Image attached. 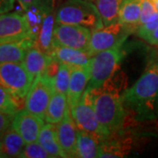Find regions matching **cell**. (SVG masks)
Segmentation results:
<instances>
[{
	"label": "cell",
	"mask_w": 158,
	"mask_h": 158,
	"mask_svg": "<svg viewBox=\"0 0 158 158\" xmlns=\"http://www.w3.org/2000/svg\"><path fill=\"white\" fill-rule=\"evenodd\" d=\"M127 113L137 121L158 118V63L152 64L121 94Z\"/></svg>",
	"instance_id": "obj_1"
},
{
	"label": "cell",
	"mask_w": 158,
	"mask_h": 158,
	"mask_svg": "<svg viewBox=\"0 0 158 158\" xmlns=\"http://www.w3.org/2000/svg\"><path fill=\"white\" fill-rule=\"evenodd\" d=\"M88 90L98 119L107 136L123 131L127 113L123 105L119 88L113 78L99 89Z\"/></svg>",
	"instance_id": "obj_2"
},
{
	"label": "cell",
	"mask_w": 158,
	"mask_h": 158,
	"mask_svg": "<svg viewBox=\"0 0 158 158\" xmlns=\"http://www.w3.org/2000/svg\"><path fill=\"white\" fill-rule=\"evenodd\" d=\"M56 23L77 25L91 32L104 27L96 5L88 0H67L62 3L56 11Z\"/></svg>",
	"instance_id": "obj_3"
},
{
	"label": "cell",
	"mask_w": 158,
	"mask_h": 158,
	"mask_svg": "<svg viewBox=\"0 0 158 158\" xmlns=\"http://www.w3.org/2000/svg\"><path fill=\"white\" fill-rule=\"evenodd\" d=\"M123 56L122 47L102 51L91 56L89 63L90 80L86 89H99L107 81L113 78L114 74L119 69Z\"/></svg>",
	"instance_id": "obj_4"
},
{
	"label": "cell",
	"mask_w": 158,
	"mask_h": 158,
	"mask_svg": "<svg viewBox=\"0 0 158 158\" xmlns=\"http://www.w3.org/2000/svg\"><path fill=\"white\" fill-rule=\"evenodd\" d=\"M135 27L118 22L91 32L89 54L91 56L102 51L122 47L130 34L136 33Z\"/></svg>",
	"instance_id": "obj_5"
},
{
	"label": "cell",
	"mask_w": 158,
	"mask_h": 158,
	"mask_svg": "<svg viewBox=\"0 0 158 158\" xmlns=\"http://www.w3.org/2000/svg\"><path fill=\"white\" fill-rule=\"evenodd\" d=\"M33 83L22 62H0V85L14 97L24 99Z\"/></svg>",
	"instance_id": "obj_6"
},
{
	"label": "cell",
	"mask_w": 158,
	"mask_h": 158,
	"mask_svg": "<svg viewBox=\"0 0 158 158\" xmlns=\"http://www.w3.org/2000/svg\"><path fill=\"white\" fill-rule=\"evenodd\" d=\"M70 112L77 129L95 134L103 139L107 137L98 119L89 90H85L81 99Z\"/></svg>",
	"instance_id": "obj_7"
},
{
	"label": "cell",
	"mask_w": 158,
	"mask_h": 158,
	"mask_svg": "<svg viewBox=\"0 0 158 158\" xmlns=\"http://www.w3.org/2000/svg\"><path fill=\"white\" fill-rule=\"evenodd\" d=\"M55 90L52 81L42 74L34 79L25 101V108L33 114L44 118L46 110Z\"/></svg>",
	"instance_id": "obj_8"
},
{
	"label": "cell",
	"mask_w": 158,
	"mask_h": 158,
	"mask_svg": "<svg viewBox=\"0 0 158 158\" xmlns=\"http://www.w3.org/2000/svg\"><path fill=\"white\" fill-rule=\"evenodd\" d=\"M90 37L91 31L86 27L77 25L56 23L53 44L88 52Z\"/></svg>",
	"instance_id": "obj_9"
},
{
	"label": "cell",
	"mask_w": 158,
	"mask_h": 158,
	"mask_svg": "<svg viewBox=\"0 0 158 158\" xmlns=\"http://www.w3.org/2000/svg\"><path fill=\"white\" fill-rule=\"evenodd\" d=\"M28 36L34 35L25 14L18 12L0 14V42L20 40Z\"/></svg>",
	"instance_id": "obj_10"
},
{
	"label": "cell",
	"mask_w": 158,
	"mask_h": 158,
	"mask_svg": "<svg viewBox=\"0 0 158 158\" xmlns=\"http://www.w3.org/2000/svg\"><path fill=\"white\" fill-rule=\"evenodd\" d=\"M44 118L33 114L25 108L14 114L11 127L22 137L26 143H30L37 141L40 132L44 126Z\"/></svg>",
	"instance_id": "obj_11"
},
{
	"label": "cell",
	"mask_w": 158,
	"mask_h": 158,
	"mask_svg": "<svg viewBox=\"0 0 158 158\" xmlns=\"http://www.w3.org/2000/svg\"><path fill=\"white\" fill-rule=\"evenodd\" d=\"M57 137L65 157H77V127L69 108L64 118L56 126Z\"/></svg>",
	"instance_id": "obj_12"
},
{
	"label": "cell",
	"mask_w": 158,
	"mask_h": 158,
	"mask_svg": "<svg viewBox=\"0 0 158 158\" xmlns=\"http://www.w3.org/2000/svg\"><path fill=\"white\" fill-rule=\"evenodd\" d=\"M132 141L123 131L112 134L102 141L98 157H124L132 149Z\"/></svg>",
	"instance_id": "obj_13"
},
{
	"label": "cell",
	"mask_w": 158,
	"mask_h": 158,
	"mask_svg": "<svg viewBox=\"0 0 158 158\" xmlns=\"http://www.w3.org/2000/svg\"><path fill=\"white\" fill-rule=\"evenodd\" d=\"M36 38H26L0 42V62H23L26 54L34 47Z\"/></svg>",
	"instance_id": "obj_14"
},
{
	"label": "cell",
	"mask_w": 158,
	"mask_h": 158,
	"mask_svg": "<svg viewBox=\"0 0 158 158\" xmlns=\"http://www.w3.org/2000/svg\"><path fill=\"white\" fill-rule=\"evenodd\" d=\"M90 80V67L71 68L67 98L69 108L71 110L81 99Z\"/></svg>",
	"instance_id": "obj_15"
},
{
	"label": "cell",
	"mask_w": 158,
	"mask_h": 158,
	"mask_svg": "<svg viewBox=\"0 0 158 158\" xmlns=\"http://www.w3.org/2000/svg\"><path fill=\"white\" fill-rule=\"evenodd\" d=\"M51 56L71 68H82L89 65L91 56L87 51L60 45H53Z\"/></svg>",
	"instance_id": "obj_16"
},
{
	"label": "cell",
	"mask_w": 158,
	"mask_h": 158,
	"mask_svg": "<svg viewBox=\"0 0 158 158\" xmlns=\"http://www.w3.org/2000/svg\"><path fill=\"white\" fill-rule=\"evenodd\" d=\"M51 59L52 56L50 55L46 54L34 46L27 50L22 63L30 77L34 81L37 77L45 73Z\"/></svg>",
	"instance_id": "obj_17"
},
{
	"label": "cell",
	"mask_w": 158,
	"mask_h": 158,
	"mask_svg": "<svg viewBox=\"0 0 158 158\" xmlns=\"http://www.w3.org/2000/svg\"><path fill=\"white\" fill-rule=\"evenodd\" d=\"M104 139L95 134L77 129V157L96 158L99 156L100 145Z\"/></svg>",
	"instance_id": "obj_18"
},
{
	"label": "cell",
	"mask_w": 158,
	"mask_h": 158,
	"mask_svg": "<svg viewBox=\"0 0 158 158\" xmlns=\"http://www.w3.org/2000/svg\"><path fill=\"white\" fill-rule=\"evenodd\" d=\"M26 141L12 127L0 136V158L19 157Z\"/></svg>",
	"instance_id": "obj_19"
},
{
	"label": "cell",
	"mask_w": 158,
	"mask_h": 158,
	"mask_svg": "<svg viewBox=\"0 0 158 158\" xmlns=\"http://www.w3.org/2000/svg\"><path fill=\"white\" fill-rule=\"evenodd\" d=\"M56 25V13L54 11L46 12L34 46L48 55L51 56L53 48V36Z\"/></svg>",
	"instance_id": "obj_20"
},
{
	"label": "cell",
	"mask_w": 158,
	"mask_h": 158,
	"mask_svg": "<svg viewBox=\"0 0 158 158\" xmlns=\"http://www.w3.org/2000/svg\"><path fill=\"white\" fill-rule=\"evenodd\" d=\"M37 141L50 155L51 158L65 157L57 137L56 126L52 123L44 124L40 132Z\"/></svg>",
	"instance_id": "obj_21"
},
{
	"label": "cell",
	"mask_w": 158,
	"mask_h": 158,
	"mask_svg": "<svg viewBox=\"0 0 158 158\" xmlns=\"http://www.w3.org/2000/svg\"><path fill=\"white\" fill-rule=\"evenodd\" d=\"M68 109L67 95L54 92L49 104L48 106V108L46 110L44 119L48 123L57 125L64 118L65 113Z\"/></svg>",
	"instance_id": "obj_22"
},
{
	"label": "cell",
	"mask_w": 158,
	"mask_h": 158,
	"mask_svg": "<svg viewBox=\"0 0 158 158\" xmlns=\"http://www.w3.org/2000/svg\"><path fill=\"white\" fill-rule=\"evenodd\" d=\"M142 0H123L119 9V22L137 30L141 19Z\"/></svg>",
	"instance_id": "obj_23"
},
{
	"label": "cell",
	"mask_w": 158,
	"mask_h": 158,
	"mask_svg": "<svg viewBox=\"0 0 158 158\" xmlns=\"http://www.w3.org/2000/svg\"><path fill=\"white\" fill-rule=\"evenodd\" d=\"M123 0H95L105 27L119 22V9Z\"/></svg>",
	"instance_id": "obj_24"
},
{
	"label": "cell",
	"mask_w": 158,
	"mask_h": 158,
	"mask_svg": "<svg viewBox=\"0 0 158 158\" xmlns=\"http://www.w3.org/2000/svg\"><path fill=\"white\" fill-rule=\"evenodd\" d=\"M71 75V67L60 62L58 71L51 79L55 92L67 95Z\"/></svg>",
	"instance_id": "obj_25"
},
{
	"label": "cell",
	"mask_w": 158,
	"mask_h": 158,
	"mask_svg": "<svg viewBox=\"0 0 158 158\" xmlns=\"http://www.w3.org/2000/svg\"><path fill=\"white\" fill-rule=\"evenodd\" d=\"M21 109V99L14 97L0 85V112L15 114Z\"/></svg>",
	"instance_id": "obj_26"
},
{
	"label": "cell",
	"mask_w": 158,
	"mask_h": 158,
	"mask_svg": "<svg viewBox=\"0 0 158 158\" xmlns=\"http://www.w3.org/2000/svg\"><path fill=\"white\" fill-rule=\"evenodd\" d=\"M19 157L21 158H51L44 148L38 141L27 143L23 148Z\"/></svg>",
	"instance_id": "obj_27"
},
{
	"label": "cell",
	"mask_w": 158,
	"mask_h": 158,
	"mask_svg": "<svg viewBox=\"0 0 158 158\" xmlns=\"http://www.w3.org/2000/svg\"><path fill=\"white\" fill-rule=\"evenodd\" d=\"M158 27V11L151 17L147 22L141 24V26H139V27L136 31L137 35L141 38V39L145 40L148 34H150L156 28Z\"/></svg>",
	"instance_id": "obj_28"
},
{
	"label": "cell",
	"mask_w": 158,
	"mask_h": 158,
	"mask_svg": "<svg viewBox=\"0 0 158 158\" xmlns=\"http://www.w3.org/2000/svg\"><path fill=\"white\" fill-rule=\"evenodd\" d=\"M156 12H157V10L151 0H142L141 19H140L139 26H141L143 23L147 22L148 20L151 17H153Z\"/></svg>",
	"instance_id": "obj_29"
},
{
	"label": "cell",
	"mask_w": 158,
	"mask_h": 158,
	"mask_svg": "<svg viewBox=\"0 0 158 158\" xmlns=\"http://www.w3.org/2000/svg\"><path fill=\"white\" fill-rule=\"evenodd\" d=\"M13 117H14V114L0 112V136L8 128L11 127Z\"/></svg>",
	"instance_id": "obj_30"
},
{
	"label": "cell",
	"mask_w": 158,
	"mask_h": 158,
	"mask_svg": "<svg viewBox=\"0 0 158 158\" xmlns=\"http://www.w3.org/2000/svg\"><path fill=\"white\" fill-rule=\"evenodd\" d=\"M15 0H0V14L7 13L14 7Z\"/></svg>",
	"instance_id": "obj_31"
},
{
	"label": "cell",
	"mask_w": 158,
	"mask_h": 158,
	"mask_svg": "<svg viewBox=\"0 0 158 158\" xmlns=\"http://www.w3.org/2000/svg\"><path fill=\"white\" fill-rule=\"evenodd\" d=\"M18 1L24 11H27L32 6L40 4V0H18Z\"/></svg>",
	"instance_id": "obj_32"
},
{
	"label": "cell",
	"mask_w": 158,
	"mask_h": 158,
	"mask_svg": "<svg viewBox=\"0 0 158 158\" xmlns=\"http://www.w3.org/2000/svg\"><path fill=\"white\" fill-rule=\"evenodd\" d=\"M145 40L151 45L158 46V27L155 29L151 34H148L145 38Z\"/></svg>",
	"instance_id": "obj_33"
},
{
	"label": "cell",
	"mask_w": 158,
	"mask_h": 158,
	"mask_svg": "<svg viewBox=\"0 0 158 158\" xmlns=\"http://www.w3.org/2000/svg\"><path fill=\"white\" fill-rule=\"evenodd\" d=\"M40 5L42 6H44L47 9L54 10L55 0H40Z\"/></svg>",
	"instance_id": "obj_34"
},
{
	"label": "cell",
	"mask_w": 158,
	"mask_h": 158,
	"mask_svg": "<svg viewBox=\"0 0 158 158\" xmlns=\"http://www.w3.org/2000/svg\"><path fill=\"white\" fill-rule=\"evenodd\" d=\"M153 2V4L155 5V6H156V10H157L158 11V0H151Z\"/></svg>",
	"instance_id": "obj_35"
},
{
	"label": "cell",
	"mask_w": 158,
	"mask_h": 158,
	"mask_svg": "<svg viewBox=\"0 0 158 158\" xmlns=\"http://www.w3.org/2000/svg\"><path fill=\"white\" fill-rule=\"evenodd\" d=\"M88 1H90V2H94L95 0H88Z\"/></svg>",
	"instance_id": "obj_36"
}]
</instances>
